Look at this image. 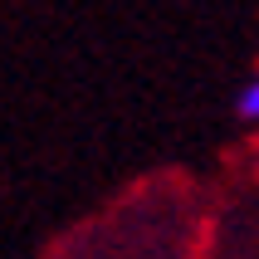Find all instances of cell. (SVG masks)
Segmentation results:
<instances>
[{"mask_svg": "<svg viewBox=\"0 0 259 259\" xmlns=\"http://www.w3.org/2000/svg\"><path fill=\"white\" fill-rule=\"evenodd\" d=\"M235 113L245 117V122H259V78H249L240 88V98H235Z\"/></svg>", "mask_w": 259, "mask_h": 259, "instance_id": "1", "label": "cell"}]
</instances>
